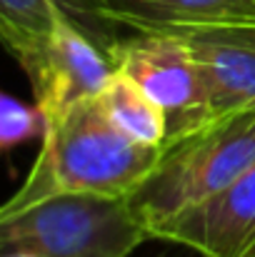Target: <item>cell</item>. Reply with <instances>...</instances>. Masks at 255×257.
Here are the masks:
<instances>
[{"mask_svg":"<svg viewBox=\"0 0 255 257\" xmlns=\"http://www.w3.org/2000/svg\"><path fill=\"white\" fill-rule=\"evenodd\" d=\"M163 148L128 138L103 110L100 97L48 115L40 153L20 190L0 212H18L55 192L130 197L155 170Z\"/></svg>","mask_w":255,"mask_h":257,"instance_id":"obj_1","label":"cell"},{"mask_svg":"<svg viewBox=\"0 0 255 257\" xmlns=\"http://www.w3.org/2000/svg\"><path fill=\"white\" fill-rule=\"evenodd\" d=\"M253 165L255 112L223 115L163 145L155 170L128 200L150 235L170 217L220 195Z\"/></svg>","mask_w":255,"mask_h":257,"instance_id":"obj_2","label":"cell"},{"mask_svg":"<svg viewBox=\"0 0 255 257\" xmlns=\"http://www.w3.org/2000/svg\"><path fill=\"white\" fill-rule=\"evenodd\" d=\"M148 237L128 197L55 192L0 212L3 247L38 257H128Z\"/></svg>","mask_w":255,"mask_h":257,"instance_id":"obj_3","label":"cell"},{"mask_svg":"<svg viewBox=\"0 0 255 257\" xmlns=\"http://www.w3.org/2000/svg\"><path fill=\"white\" fill-rule=\"evenodd\" d=\"M110 60L118 73L138 83L165 112V145L215 120L205 78L183 38L173 33H138L133 38H120Z\"/></svg>","mask_w":255,"mask_h":257,"instance_id":"obj_4","label":"cell"},{"mask_svg":"<svg viewBox=\"0 0 255 257\" xmlns=\"http://www.w3.org/2000/svg\"><path fill=\"white\" fill-rule=\"evenodd\" d=\"M203 257H255V165L208 202L150 230Z\"/></svg>","mask_w":255,"mask_h":257,"instance_id":"obj_5","label":"cell"},{"mask_svg":"<svg viewBox=\"0 0 255 257\" xmlns=\"http://www.w3.org/2000/svg\"><path fill=\"white\" fill-rule=\"evenodd\" d=\"M113 73L115 68L108 53L75 25L60 20L45 58L28 75V80L35 105L48 117L73 102L98 97Z\"/></svg>","mask_w":255,"mask_h":257,"instance_id":"obj_6","label":"cell"},{"mask_svg":"<svg viewBox=\"0 0 255 257\" xmlns=\"http://www.w3.org/2000/svg\"><path fill=\"white\" fill-rule=\"evenodd\" d=\"M183 38L205 78L215 117L255 112V28L173 33Z\"/></svg>","mask_w":255,"mask_h":257,"instance_id":"obj_7","label":"cell"},{"mask_svg":"<svg viewBox=\"0 0 255 257\" xmlns=\"http://www.w3.org/2000/svg\"><path fill=\"white\" fill-rule=\"evenodd\" d=\"M103 10L135 33L255 28V0H103Z\"/></svg>","mask_w":255,"mask_h":257,"instance_id":"obj_8","label":"cell"},{"mask_svg":"<svg viewBox=\"0 0 255 257\" xmlns=\"http://www.w3.org/2000/svg\"><path fill=\"white\" fill-rule=\"evenodd\" d=\"M60 20L58 0H0V33L25 75L45 58Z\"/></svg>","mask_w":255,"mask_h":257,"instance_id":"obj_9","label":"cell"},{"mask_svg":"<svg viewBox=\"0 0 255 257\" xmlns=\"http://www.w3.org/2000/svg\"><path fill=\"white\" fill-rule=\"evenodd\" d=\"M108 117L135 143L148 148H163L168 140L165 112L150 100V95L123 73H113L105 90L98 95Z\"/></svg>","mask_w":255,"mask_h":257,"instance_id":"obj_10","label":"cell"},{"mask_svg":"<svg viewBox=\"0 0 255 257\" xmlns=\"http://www.w3.org/2000/svg\"><path fill=\"white\" fill-rule=\"evenodd\" d=\"M48 117L38 105H25L13 95L0 97V148L8 153L28 140H43Z\"/></svg>","mask_w":255,"mask_h":257,"instance_id":"obj_11","label":"cell"},{"mask_svg":"<svg viewBox=\"0 0 255 257\" xmlns=\"http://www.w3.org/2000/svg\"><path fill=\"white\" fill-rule=\"evenodd\" d=\"M3 250H5V257H38L28 250H8V247H3Z\"/></svg>","mask_w":255,"mask_h":257,"instance_id":"obj_12","label":"cell"}]
</instances>
